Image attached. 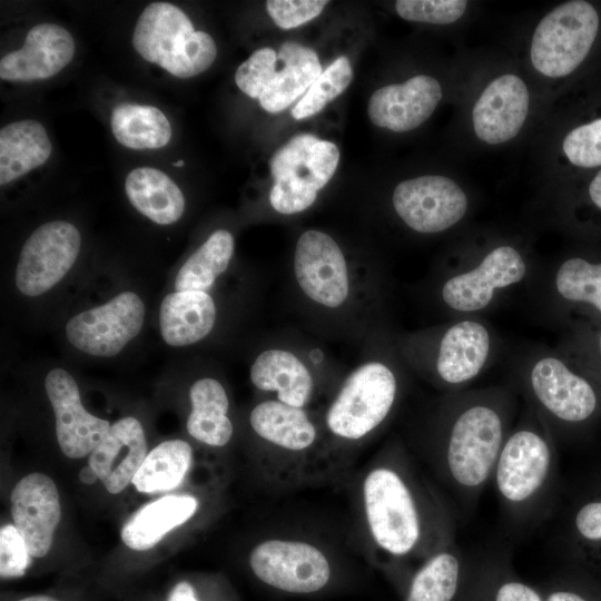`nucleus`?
I'll list each match as a JSON object with an SVG mask.
<instances>
[{
    "label": "nucleus",
    "instance_id": "f257e3e1",
    "mask_svg": "<svg viewBox=\"0 0 601 601\" xmlns=\"http://www.w3.org/2000/svg\"><path fill=\"white\" fill-rule=\"evenodd\" d=\"M349 480V534L363 552L400 561L451 545L445 504L401 442L386 443Z\"/></svg>",
    "mask_w": 601,
    "mask_h": 601
},
{
    "label": "nucleus",
    "instance_id": "f03ea898",
    "mask_svg": "<svg viewBox=\"0 0 601 601\" xmlns=\"http://www.w3.org/2000/svg\"><path fill=\"white\" fill-rule=\"evenodd\" d=\"M513 412L509 390L487 387L445 393L431 413L422 454L460 501L474 500L493 476Z\"/></svg>",
    "mask_w": 601,
    "mask_h": 601
},
{
    "label": "nucleus",
    "instance_id": "7ed1b4c3",
    "mask_svg": "<svg viewBox=\"0 0 601 601\" xmlns=\"http://www.w3.org/2000/svg\"><path fill=\"white\" fill-rule=\"evenodd\" d=\"M400 361L393 346L390 354L357 365L319 416L324 482L344 480L362 449L396 413L404 393Z\"/></svg>",
    "mask_w": 601,
    "mask_h": 601
},
{
    "label": "nucleus",
    "instance_id": "20e7f679",
    "mask_svg": "<svg viewBox=\"0 0 601 601\" xmlns=\"http://www.w3.org/2000/svg\"><path fill=\"white\" fill-rule=\"evenodd\" d=\"M248 423L260 443V475L272 493L325 483L321 418L308 408L266 398L250 410Z\"/></svg>",
    "mask_w": 601,
    "mask_h": 601
},
{
    "label": "nucleus",
    "instance_id": "39448f33",
    "mask_svg": "<svg viewBox=\"0 0 601 601\" xmlns=\"http://www.w3.org/2000/svg\"><path fill=\"white\" fill-rule=\"evenodd\" d=\"M394 346L406 366L451 393L465 390L490 366L497 338L480 317H464L398 336Z\"/></svg>",
    "mask_w": 601,
    "mask_h": 601
},
{
    "label": "nucleus",
    "instance_id": "423d86ee",
    "mask_svg": "<svg viewBox=\"0 0 601 601\" xmlns=\"http://www.w3.org/2000/svg\"><path fill=\"white\" fill-rule=\"evenodd\" d=\"M346 551L336 540L302 526H275L249 551L253 574L266 585L309 594L324 589L334 573L335 558Z\"/></svg>",
    "mask_w": 601,
    "mask_h": 601
},
{
    "label": "nucleus",
    "instance_id": "0eeeda50",
    "mask_svg": "<svg viewBox=\"0 0 601 601\" xmlns=\"http://www.w3.org/2000/svg\"><path fill=\"white\" fill-rule=\"evenodd\" d=\"M531 273L525 254L516 245L499 243L440 272L436 299L451 319L480 317Z\"/></svg>",
    "mask_w": 601,
    "mask_h": 601
},
{
    "label": "nucleus",
    "instance_id": "6e6552de",
    "mask_svg": "<svg viewBox=\"0 0 601 601\" xmlns=\"http://www.w3.org/2000/svg\"><path fill=\"white\" fill-rule=\"evenodd\" d=\"M553 453L548 426L529 407L506 436L492 476L511 511L529 510L545 493L551 485Z\"/></svg>",
    "mask_w": 601,
    "mask_h": 601
},
{
    "label": "nucleus",
    "instance_id": "1a4fd4ad",
    "mask_svg": "<svg viewBox=\"0 0 601 601\" xmlns=\"http://www.w3.org/2000/svg\"><path fill=\"white\" fill-rule=\"evenodd\" d=\"M519 381L531 408L549 428L552 422L579 424L598 406L591 383L552 351L531 353L521 364Z\"/></svg>",
    "mask_w": 601,
    "mask_h": 601
},
{
    "label": "nucleus",
    "instance_id": "9d476101",
    "mask_svg": "<svg viewBox=\"0 0 601 601\" xmlns=\"http://www.w3.org/2000/svg\"><path fill=\"white\" fill-rule=\"evenodd\" d=\"M338 161V148L331 141L311 134L289 139L269 159L273 209L283 215L308 209L333 177Z\"/></svg>",
    "mask_w": 601,
    "mask_h": 601
},
{
    "label": "nucleus",
    "instance_id": "9b49d317",
    "mask_svg": "<svg viewBox=\"0 0 601 601\" xmlns=\"http://www.w3.org/2000/svg\"><path fill=\"white\" fill-rule=\"evenodd\" d=\"M600 28V17L589 1H565L536 24L530 43L534 70L552 79L573 73L590 53Z\"/></svg>",
    "mask_w": 601,
    "mask_h": 601
},
{
    "label": "nucleus",
    "instance_id": "f8f14e48",
    "mask_svg": "<svg viewBox=\"0 0 601 601\" xmlns=\"http://www.w3.org/2000/svg\"><path fill=\"white\" fill-rule=\"evenodd\" d=\"M293 278L300 296L321 312L336 314L353 305L357 296V275L328 234L308 229L297 239Z\"/></svg>",
    "mask_w": 601,
    "mask_h": 601
},
{
    "label": "nucleus",
    "instance_id": "ddd939ff",
    "mask_svg": "<svg viewBox=\"0 0 601 601\" xmlns=\"http://www.w3.org/2000/svg\"><path fill=\"white\" fill-rule=\"evenodd\" d=\"M392 205L408 228L418 234L435 235L455 227L465 218L470 199L450 177L423 175L397 184Z\"/></svg>",
    "mask_w": 601,
    "mask_h": 601
},
{
    "label": "nucleus",
    "instance_id": "4468645a",
    "mask_svg": "<svg viewBox=\"0 0 601 601\" xmlns=\"http://www.w3.org/2000/svg\"><path fill=\"white\" fill-rule=\"evenodd\" d=\"M81 248L78 228L66 220L39 226L24 242L17 263L14 283L29 297L42 295L69 273Z\"/></svg>",
    "mask_w": 601,
    "mask_h": 601
},
{
    "label": "nucleus",
    "instance_id": "2eb2a0df",
    "mask_svg": "<svg viewBox=\"0 0 601 601\" xmlns=\"http://www.w3.org/2000/svg\"><path fill=\"white\" fill-rule=\"evenodd\" d=\"M145 304L134 292H122L107 303L83 311L66 324L69 343L80 352L111 357L141 331L145 321Z\"/></svg>",
    "mask_w": 601,
    "mask_h": 601
},
{
    "label": "nucleus",
    "instance_id": "dca6fc26",
    "mask_svg": "<svg viewBox=\"0 0 601 601\" xmlns=\"http://www.w3.org/2000/svg\"><path fill=\"white\" fill-rule=\"evenodd\" d=\"M531 105L526 82L515 73L493 78L475 100L471 120L474 135L486 145H502L522 130Z\"/></svg>",
    "mask_w": 601,
    "mask_h": 601
},
{
    "label": "nucleus",
    "instance_id": "f3484780",
    "mask_svg": "<svg viewBox=\"0 0 601 601\" xmlns=\"http://www.w3.org/2000/svg\"><path fill=\"white\" fill-rule=\"evenodd\" d=\"M45 390L55 412L57 441L70 459L90 454L110 428V423L83 407L75 378L63 368L48 372Z\"/></svg>",
    "mask_w": 601,
    "mask_h": 601
},
{
    "label": "nucleus",
    "instance_id": "a211bd4d",
    "mask_svg": "<svg viewBox=\"0 0 601 601\" xmlns=\"http://www.w3.org/2000/svg\"><path fill=\"white\" fill-rule=\"evenodd\" d=\"M194 26L186 13L168 2H152L139 16L132 45L148 62L181 78L185 52Z\"/></svg>",
    "mask_w": 601,
    "mask_h": 601
},
{
    "label": "nucleus",
    "instance_id": "6ab92c4d",
    "mask_svg": "<svg viewBox=\"0 0 601 601\" xmlns=\"http://www.w3.org/2000/svg\"><path fill=\"white\" fill-rule=\"evenodd\" d=\"M11 515L30 555L45 556L61 516L59 493L52 479L38 472L22 477L11 492Z\"/></svg>",
    "mask_w": 601,
    "mask_h": 601
},
{
    "label": "nucleus",
    "instance_id": "aec40b11",
    "mask_svg": "<svg viewBox=\"0 0 601 601\" xmlns=\"http://www.w3.org/2000/svg\"><path fill=\"white\" fill-rule=\"evenodd\" d=\"M442 96L437 79L417 75L375 90L367 106L368 118L375 126L391 131H410L432 116Z\"/></svg>",
    "mask_w": 601,
    "mask_h": 601
},
{
    "label": "nucleus",
    "instance_id": "412c9836",
    "mask_svg": "<svg viewBox=\"0 0 601 601\" xmlns=\"http://www.w3.org/2000/svg\"><path fill=\"white\" fill-rule=\"evenodd\" d=\"M76 51L71 33L61 26L43 22L32 27L24 45L0 60V78L36 81L53 77L72 60Z\"/></svg>",
    "mask_w": 601,
    "mask_h": 601
},
{
    "label": "nucleus",
    "instance_id": "4be33fe9",
    "mask_svg": "<svg viewBox=\"0 0 601 601\" xmlns=\"http://www.w3.org/2000/svg\"><path fill=\"white\" fill-rule=\"evenodd\" d=\"M253 385L274 394L273 398L294 407L308 408L318 383L312 366L296 352L272 346L262 351L249 370Z\"/></svg>",
    "mask_w": 601,
    "mask_h": 601
},
{
    "label": "nucleus",
    "instance_id": "5701e85b",
    "mask_svg": "<svg viewBox=\"0 0 601 601\" xmlns=\"http://www.w3.org/2000/svg\"><path fill=\"white\" fill-rule=\"evenodd\" d=\"M147 456V442L140 422L127 416L116 421L89 455L88 464L106 490L118 494L132 482Z\"/></svg>",
    "mask_w": 601,
    "mask_h": 601
},
{
    "label": "nucleus",
    "instance_id": "b1692460",
    "mask_svg": "<svg viewBox=\"0 0 601 601\" xmlns=\"http://www.w3.org/2000/svg\"><path fill=\"white\" fill-rule=\"evenodd\" d=\"M216 318V304L208 293L176 290L160 304V334L170 346L191 345L210 334Z\"/></svg>",
    "mask_w": 601,
    "mask_h": 601
},
{
    "label": "nucleus",
    "instance_id": "393cba45",
    "mask_svg": "<svg viewBox=\"0 0 601 601\" xmlns=\"http://www.w3.org/2000/svg\"><path fill=\"white\" fill-rule=\"evenodd\" d=\"M280 69L275 71L258 98L264 110L277 114L305 95L323 69L316 52L297 42H284L277 53Z\"/></svg>",
    "mask_w": 601,
    "mask_h": 601
},
{
    "label": "nucleus",
    "instance_id": "a878e982",
    "mask_svg": "<svg viewBox=\"0 0 601 601\" xmlns=\"http://www.w3.org/2000/svg\"><path fill=\"white\" fill-rule=\"evenodd\" d=\"M198 500L189 494L167 495L140 508L122 526V542L135 551L154 548L196 513Z\"/></svg>",
    "mask_w": 601,
    "mask_h": 601
},
{
    "label": "nucleus",
    "instance_id": "bb28decb",
    "mask_svg": "<svg viewBox=\"0 0 601 601\" xmlns=\"http://www.w3.org/2000/svg\"><path fill=\"white\" fill-rule=\"evenodd\" d=\"M189 400L191 411L186 423L189 435L208 446L227 445L234 435V425L223 384L213 377L199 378L189 388Z\"/></svg>",
    "mask_w": 601,
    "mask_h": 601
},
{
    "label": "nucleus",
    "instance_id": "cd10ccee",
    "mask_svg": "<svg viewBox=\"0 0 601 601\" xmlns=\"http://www.w3.org/2000/svg\"><path fill=\"white\" fill-rule=\"evenodd\" d=\"M125 190L130 204L158 225H171L184 214L185 198L180 188L159 169L135 168L126 177Z\"/></svg>",
    "mask_w": 601,
    "mask_h": 601
},
{
    "label": "nucleus",
    "instance_id": "c85d7f7f",
    "mask_svg": "<svg viewBox=\"0 0 601 601\" xmlns=\"http://www.w3.org/2000/svg\"><path fill=\"white\" fill-rule=\"evenodd\" d=\"M51 149L48 134L37 120H19L1 128L0 185H7L45 164Z\"/></svg>",
    "mask_w": 601,
    "mask_h": 601
},
{
    "label": "nucleus",
    "instance_id": "c756f323",
    "mask_svg": "<svg viewBox=\"0 0 601 601\" xmlns=\"http://www.w3.org/2000/svg\"><path fill=\"white\" fill-rule=\"evenodd\" d=\"M111 131L119 144L130 149H158L173 135L171 125L162 111L154 106L120 104L110 118Z\"/></svg>",
    "mask_w": 601,
    "mask_h": 601
},
{
    "label": "nucleus",
    "instance_id": "7c9ffc66",
    "mask_svg": "<svg viewBox=\"0 0 601 601\" xmlns=\"http://www.w3.org/2000/svg\"><path fill=\"white\" fill-rule=\"evenodd\" d=\"M234 236L217 229L186 259L175 278L177 292L209 290L233 258Z\"/></svg>",
    "mask_w": 601,
    "mask_h": 601
},
{
    "label": "nucleus",
    "instance_id": "2f4dec72",
    "mask_svg": "<svg viewBox=\"0 0 601 601\" xmlns=\"http://www.w3.org/2000/svg\"><path fill=\"white\" fill-rule=\"evenodd\" d=\"M193 463V449L186 441L161 442L146 456L132 484L141 493L164 492L181 484Z\"/></svg>",
    "mask_w": 601,
    "mask_h": 601
},
{
    "label": "nucleus",
    "instance_id": "473e14b6",
    "mask_svg": "<svg viewBox=\"0 0 601 601\" xmlns=\"http://www.w3.org/2000/svg\"><path fill=\"white\" fill-rule=\"evenodd\" d=\"M549 293L556 302L587 305L601 315V262L581 256L563 259L551 272Z\"/></svg>",
    "mask_w": 601,
    "mask_h": 601
},
{
    "label": "nucleus",
    "instance_id": "72a5a7b5",
    "mask_svg": "<svg viewBox=\"0 0 601 601\" xmlns=\"http://www.w3.org/2000/svg\"><path fill=\"white\" fill-rule=\"evenodd\" d=\"M456 552L450 545L425 559L411 581L405 601H452L461 574Z\"/></svg>",
    "mask_w": 601,
    "mask_h": 601
},
{
    "label": "nucleus",
    "instance_id": "f704fd0d",
    "mask_svg": "<svg viewBox=\"0 0 601 601\" xmlns=\"http://www.w3.org/2000/svg\"><path fill=\"white\" fill-rule=\"evenodd\" d=\"M353 70L347 57L333 61L308 88L292 109V116L302 120L319 112L327 104L338 97L351 83Z\"/></svg>",
    "mask_w": 601,
    "mask_h": 601
},
{
    "label": "nucleus",
    "instance_id": "c9c22d12",
    "mask_svg": "<svg viewBox=\"0 0 601 601\" xmlns=\"http://www.w3.org/2000/svg\"><path fill=\"white\" fill-rule=\"evenodd\" d=\"M561 150L575 167H601V117L569 130L563 137Z\"/></svg>",
    "mask_w": 601,
    "mask_h": 601
},
{
    "label": "nucleus",
    "instance_id": "e433bc0d",
    "mask_svg": "<svg viewBox=\"0 0 601 601\" xmlns=\"http://www.w3.org/2000/svg\"><path fill=\"white\" fill-rule=\"evenodd\" d=\"M469 2L464 0H398L395 2L397 14L414 22L450 24L460 20Z\"/></svg>",
    "mask_w": 601,
    "mask_h": 601
},
{
    "label": "nucleus",
    "instance_id": "4c0bfd02",
    "mask_svg": "<svg viewBox=\"0 0 601 601\" xmlns=\"http://www.w3.org/2000/svg\"><path fill=\"white\" fill-rule=\"evenodd\" d=\"M277 53L265 47L254 51L236 70L237 87L250 98H259L276 71Z\"/></svg>",
    "mask_w": 601,
    "mask_h": 601
},
{
    "label": "nucleus",
    "instance_id": "58836bf2",
    "mask_svg": "<svg viewBox=\"0 0 601 601\" xmlns=\"http://www.w3.org/2000/svg\"><path fill=\"white\" fill-rule=\"evenodd\" d=\"M31 555L17 528L8 524L0 530V575L22 577L31 563Z\"/></svg>",
    "mask_w": 601,
    "mask_h": 601
},
{
    "label": "nucleus",
    "instance_id": "ea45409f",
    "mask_svg": "<svg viewBox=\"0 0 601 601\" xmlns=\"http://www.w3.org/2000/svg\"><path fill=\"white\" fill-rule=\"evenodd\" d=\"M327 3L325 0H268L266 9L278 27L292 29L319 16Z\"/></svg>",
    "mask_w": 601,
    "mask_h": 601
},
{
    "label": "nucleus",
    "instance_id": "a19ab883",
    "mask_svg": "<svg viewBox=\"0 0 601 601\" xmlns=\"http://www.w3.org/2000/svg\"><path fill=\"white\" fill-rule=\"evenodd\" d=\"M578 534L588 542H601V499L583 504L574 516Z\"/></svg>",
    "mask_w": 601,
    "mask_h": 601
},
{
    "label": "nucleus",
    "instance_id": "79ce46f5",
    "mask_svg": "<svg viewBox=\"0 0 601 601\" xmlns=\"http://www.w3.org/2000/svg\"><path fill=\"white\" fill-rule=\"evenodd\" d=\"M494 601H542V599L528 584L519 581H508L500 585Z\"/></svg>",
    "mask_w": 601,
    "mask_h": 601
},
{
    "label": "nucleus",
    "instance_id": "37998d69",
    "mask_svg": "<svg viewBox=\"0 0 601 601\" xmlns=\"http://www.w3.org/2000/svg\"><path fill=\"white\" fill-rule=\"evenodd\" d=\"M166 601H200L194 585L188 581L176 583L169 591Z\"/></svg>",
    "mask_w": 601,
    "mask_h": 601
},
{
    "label": "nucleus",
    "instance_id": "c03bdc74",
    "mask_svg": "<svg viewBox=\"0 0 601 601\" xmlns=\"http://www.w3.org/2000/svg\"><path fill=\"white\" fill-rule=\"evenodd\" d=\"M588 197L590 203L601 211V169L588 186Z\"/></svg>",
    "mask_w": 601,
    "mask_h": 601
},
{
    "label": "nucleus",
    "instance_id": "a18cd8bd",
    "mask_svg": "<svg viewBox=\"0 0 601 601\" xmlns=\"http://www.w3.org/2000/svg\"><path fill=\"white\" fill-rule=\"evenodd\" d=\"M546 601H587L581 595L571 591H554L550 593Z\"/></svg>",
    "mask_w": 601,
    "mask_h": 601
},
{
    "label": "nucleus",
    "instance_id": "49530a36",
    "mask_svg": "<svg viewBox=\"0 0 601 601\" xmlns=\"http://www.w3.org/2000/svg\"><path fill=\"white\" fill-rule=\"evenodd\" d=\"M78 476H79V480L85 484H92L97 480H99L97 473L93 471V469L89 464L83 466L79 471Z\"/></svg>",
    "mask_w": 601,
    "mask_h": 601
},
{
    "label": "nucleus",
    "instance_id": "de8ad7c7",
    "mask_svg": "<svg viewBox=\"0 0 601 601\" xmlns=\"http://www.w3.org/2000/svg\"><path fill=\"white\" fill-rule=\"evenodd\" d=\"M17 601H59L58 599L47 595V594H37V595H30L22 599H19Z\"/></svg>",
    "mask_w": 601,
    "mask_h": 601
},
{
    "label": "nucleus",
    "instance_id": "09e8293b",
    "mask_svg": "<svg viewBox=\"0 0 601 601\" xmlns=\"http://www.w3.org/2000/svg\"><path fill=\"white\" fill-rule=\"evenodd\" d=\"M597 346H598V354H599V359H600V364H601V331H600V333L598 335Z\"/></svg>",
    "mask_w": 601,
    "mask_h": 601
},
{
    "label": "nucleus",
    "instance_id": "8fccbe9b",
    "mask_svg": "<svg viewBox=\"0 0 601 601\" xmlns=\"http://www.w3.org/2000/svg\"><path fill=\"white\" fill-rule=\"evenodd\" d=\"M174 165H175V166H177V167H180V166H183V165H184V161H183V160H179V161H177V162H176V164H174Z\"/></svg>",
    "mask_w": 601,
    "mask_h": 601
}]
</instances>
